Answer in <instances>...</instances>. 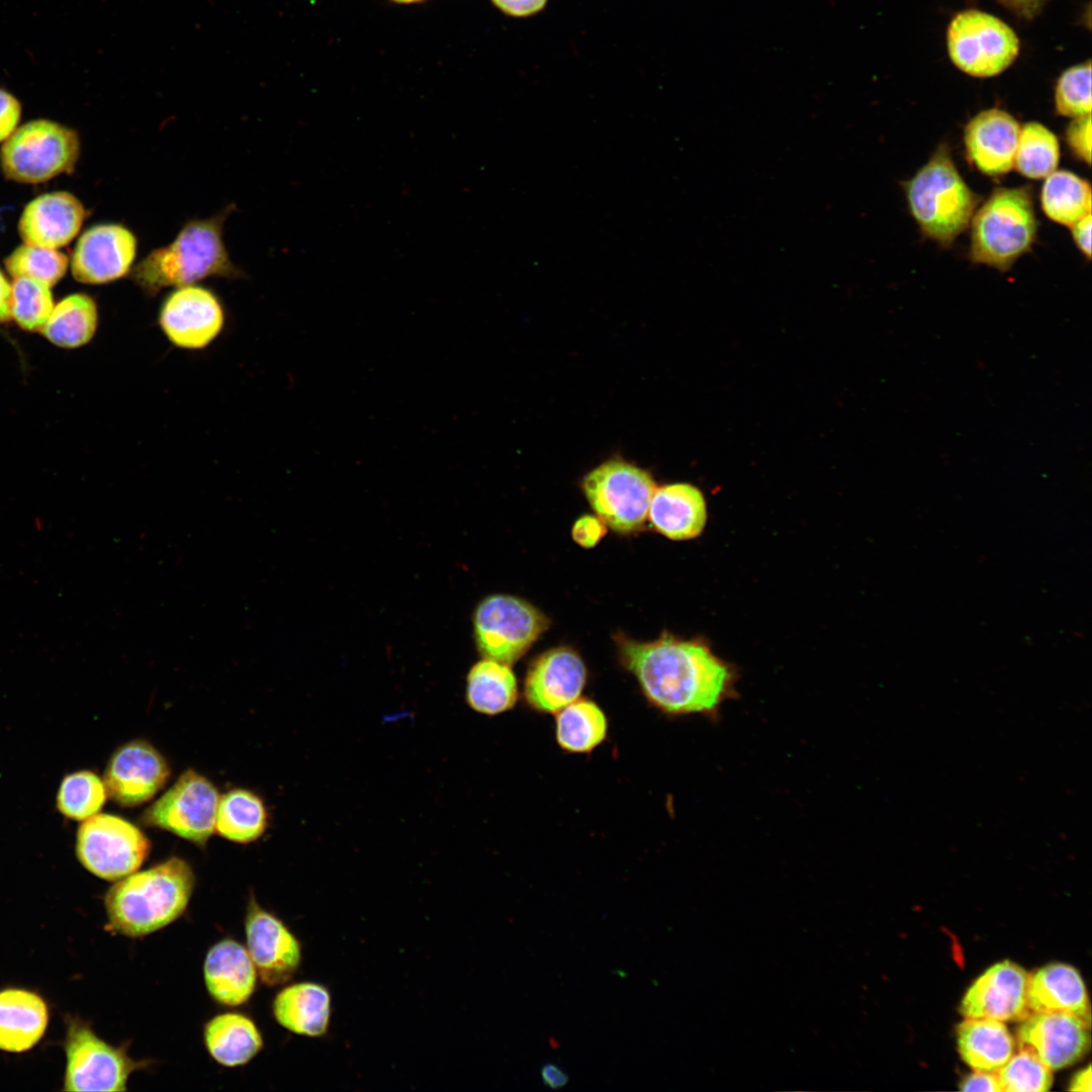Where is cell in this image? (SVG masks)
<instances>
[{"mask_svg":"<svg viewBox=\"0 0 1092 1092\" xmlns=\"http://www.w3.org/2000/svg\"><path fill=\"white\" fill-rule=\"evenodd\" d=\"M50 286L28 277L13 278L11 318L23 330L40 332L54 308Z\"/></svg>","mask_w":1092,"mask_h":1092,"instance_id":"36","label":"cell"},{"mask_svg":"<svg viewBox=\"0 0 1092 1092\" xmlns=\"http://www.w3.org/2000/svg\"><path fill=\"white\" fill-rule=\"evenodd\" d=\"M1091 213L1078 220L1072 228V236L1080 251L1091 257Z\"/></svg>","mask_w":1092,"mask_h":1092,"instance_id":"46","label":"cell"},{"mask_svg":"<svg viewBox=\"0 0 1092 1092\" xmlns=\"http://www.w3.org/2000/svg\"><path fill=\"white\" fill-rule=\"evenodd\" d=\"M607 533V525L599 518L589 515L580 517L572 527L574 542L582 547H594Z\"/></svg>","mask_w":1092,"mask_h":1092,"instance_id":"41","label":"cell"},{"mask_svg":"<svg viewBox=\"0 0 1092 1092\" xmlns=\"http://www.w3.org/2000/svg\"><path fill=\"white\" fill-rule=\"evenodd\" d=\"M390 1L395 2V3H399V4H412V3H420V2H422L424 0H390Z\"/></svg>","mask_w":1092,"mask_h":1092,"instance_id":"50","label":"cell"},{"mask_svg":"<svg viewBox=\"0 0 1092 1092\" xmlns=\"http://www.w3.org/2000/svg\"><path fill=\"white\" fill-rule=\"evenodd\" d=\"M11 318V284L0 271V322Z\"/></svg>","mask_w":1092,"mask_h":1092,"instance_id":"48","label":"cell"},{"mask_svg":"<svg viewBox=\"0 0 1092 1092\" xmlns=\"http://www.w3.org/2000/svg\"><path fill=\"white\" fill-rule=\"evenodd\" d=\"M647 518L657 532L669 539H692L701 534L706 524L705 498L692 484H667L655 489Z\"/></svg>","mask_w":1092,"mask_h":1092,"instance_id":"23","label":"cell"},{"mask_svg":"<svg viewBox=\"0 0 1092 1092\" xmlns=\"http://www.w3.org/2000/svg\"><path fill=\"white\" fill-rule=\"evenodd\" d=\"M465 700L473 711L488 716L511 710L518 685L509 664L484 657L475 662L466 675Z\"/></svg>","mask_w":1092,"mask_h":1092,"instance_id":"28","label":"cell"},{"mask_svg":"<svg viewBox=\"0 0 1092 1092\" xmlns=\"http://www.w3.org/2000/svg\"><path fill=\"white\" fill-rule=\"evenodd\" d=\"M97 327L96 302L87 294L75 293L54 306L40 332L54 345L73 349L89 343Z\"/></svg>","mask_w":1092,"mask_h":1092,"instance_id":"30","label":"cell"},{"mask_svg":"<svg viewBox=\"0 0 1092 1092\" xmlns=\"http://www.w3.org/2000/svg\"><path fill=\"white\" fill-rule=\"evenodd\" d=\"M996 1074L1001 1091L1044 1092L1053 1084L1051 1069L1025 1048H1019V1053L1012 1056Z\"/></svg>","mask_w":1092,"mask_h":1092,"instance_id":"38","label":"cell"},{"mask_svg":"<svg viewBox=\"0 0 1092 1092\" xmlns=\"http://www.w3.org/2000/svg\"><path fill=\"white\" fill-rule=\"evenodd\" d=\"M1035 234L1030 189L997 188L972 217L970 258L1006 271L1030 249Z\"/></svg>","mask_w":1092,"mask_h":1092,"instance_id":"5","label":"cell"},{"mask_svg":"<svg viewBox=\"0 0 1092 1092\" xmlns=\"http://www.w3.org/2000/svg\"><path fill=\"white\" fill-rule=\"evenodd\" d=\"M331 1013L330 991L324 985L312 982L287 986L273 1002V1014L278 1023L299 1035H324L330 1025Z\"/></svg>","mask_w":1092,"mask_h":1092,"instance_id":"26","label":"cell"},{"mask_svg":"<svg viewBox=\"0 0 1092 1092\" xmlns=\"http://www.w3.org/2000/svg\"><path fill=\"white\" fill-rule=\"evenodd\" d=\"M257 970L242 944L222 939L207 952L204 981L210 996L225 1006L245 1003L253 994Z\"/></svg>","mask_w":1092,"mask_h":1092,"instance_id":"22","label":"cell"},{"mask_svg":"<svg viewBox=\"0 0 1092 1092\" xmlns=\"http://www.w3.org/2000/svg\"><path fill=\"white\" fill-rule=\"evenodd\" d=\"M49 1010L37 994L23 989L0 991V1050L22 1053L44 1034Z\"/></svg>","mask_w":1092,"mask_h":1092,"instance_id":"25","label":"cell"},{"mask_svg":"<svg viewBox=\"0 0 1092 1092\" xmlns=\"http://www.w3.org/2000/svg\"><path fill=\"white\" fill-rule=\"evenodd\" d=\"M1055 105L1060 115L1081 117L1091 113V62L1072 66L1059 77Z\"/></svg>","mask_w":1092,"mask_h":1092,"instance_id":"39","label":"cell"},{"mask_svg":"<svg viewBox=\"0 0 1092 1092\" xmlns=\"http://www.w3.org/2000/svg\"><path fill=\"white\" fill-rule=\"evenodd\" d=\"M622 664L650 704L670 716H714L733 692L734 672L698 641L662 634L655 641L618 638Z\"/></svg>","mask_w":1092,"mask_h":1092,"instance_id":"1","label":"cell"},{"mask_svg":"<svg viewBox=\"0 0 1092 1092\" xmlns=\"http://www.w3.org/2000/svg\"><path fill=\"white\" fill-rule=\"evenodd\" d=\"M228 211L205 219L188 221L167 246L150 252L129 276L149 297L166 288L191 285L208 277L243 278L222 240Z\"/></svg>","mask_w":1092,"mask_h":1092,"instance_id":"2","label":"cell"},{"mask_svg":"<svg viewBox=\"0 0 1092 1092\" xmlns=\"http://www.w3.org/2000/svg\"><path fill=\"white\" fill-rule=\"evenodd\" d=\"M1089 1030L1090 1020L1073 1013H1030L1017 1029L1018 1048L1032 1052L1051 1070H1059L1083 1057Z\"/></svg>","mask_w":1092,"mask_h":1092,"instance_id":"14","label":"cell"},{"mask_svg":"<svg viewBox=\"0 0 1092 1092\" xmlns=\"http://www.w3.org/2000/svg\"><path fill=\"white\" fill-rule=\"evenodd\" d=\"M159 326L174 346L200 350L221 333L225 313L218 297L208 288L186 285L175 288L161 304Z\"/></svg>","mask_w":1092,"mask_h":1092,"instance_id":"13","label":"cell"},{"mask_svg":"<svg viewBox=\"0 0 1092 1092\" xmlns=\"http://www.w3.org/2000/svg\"><path fill=\"white\" fill-rule=\"evenodd\" d=\"M607 731L605 713L590 700L578 698L556 712L555 737L565 751L589 752L605 740Z\"/></svg>","mask_w":1092,"mask_h":1092,"instance_id":"31","label":"cell"},{"mask_svg":"<svg viewBox=\"0 0 1092 1092\" xmlns=\"http://www.w3.org/2000/svg\"><path fill=\"white\" fill-rule=\"evenodd\" d=\"M267 819L266 808L257 795L236 789L219 798L215 829L229 840L247 843L264 833Z\"/></svg>","mask_w":1092,"mask_h":1092,"instance_id":"32","label":"cell"},{"mask_svg":"<svg viewBox=\"0 0 1092 1092\" xmlns=\"http://www.w3.org/2000/svg\"><path fill=\"white\" fill-rule=\"evenodd\" d=\"M150 847L147 836L132 823L115 815L96 814L80 826L76 852L89 872L116 881L134 873Z\"/></svg>","mask_w":1092,"mask_h":1092,"instance_id":"10","label":"cell"},{"mask_svg":"<svg viewBox=\"0 0 1092 1092\" xmlns=\"http://www.w3.org/2000/svg\"><path fill=\"white\" fill-rule=\"evenodd\" d=\"M1015 16L1031 20L1035 18L1050 0H997Z\"/></svg>","mask_w":1092,"mask_h":1092,"instance_id":"45","label":"cell"},{"mask_svg":"<svg viewBox=\"0 0 1092 1092\" xmlns=\"http://www.w3.org/2000/svg\"><path fill=\"white\" fill-rule=\"evenodd\" d=\"M136 238L125 226L103 223L88 229L78 240L72 257L74 278L85 284H105L130 273Z\"/></svg>","mask_w":1092,"mask_h":1092,"instance_id":"15","label":"cell"},{"mask_svg":"<svg viewBox=\"0 0 1092 1092\" xmlns=\"http://www.w3.org/2000/svg\"><path fill=\"white\" fill-rule=\"evenodd\" d=\"M503 13L513 17H528L541 11L548 0H491Z\"/></svg>","mask_w":1092,"mask_h":1092,"instance_id":"43","label":"cell"},{"mask_svg":"<svg viewBox=\"0 0 1092 1092\" xmlns=\"http://www.w3.org/2000/svg\"><path fill=\"white\" fill-rule=\"evenodd\" d=\"M1027 1004L1032 1013L1069 1012L1090 1020V1004L1080 973L1070 965L1049 964L1029 976Z\"/></svg>","mask_w":1092,"mask_h":1092,"instance_id":"24","label":"cell"},{"mask_svg":"<svg viewBox=\"0 0 1092 1092\" xmlns=\"http://www.w3.org/2000/svg\"><path fill=\"white\" fill-rule=\"evenodd\" d=\"M1020 126L1008 112L991 108L979 112L966 125L964 141L970 161L989 176L1014 167Z\"/></svg>","mask_w":1092,"mask_h":1092,"instance_id":"21","label":"cell"},{"mask_svg":"<svg viewBox=\"0 0 1092 1092\" xmlns=\"http://www.w3.org/2000/svg\"><path fill=\"white\" fill-rule=\"evenodd\" d=\"M958 1050L975 1071L997 1072L1013 1056L1014 1038L1003 1021L966 1018L957 1028Z\"/></svg>","mask_w":1092,"mask_h":1092,"instance_id":"27","label":"cell"},{"mask_svg":"<svg viewBox=\"0 0 1092 1092\" xmlns=\"http://www.w3.org/2000/svg\"><path fill=\"white\" fill-rule=\"evenodd\" d=\"M77 132L51 120L29 121L14 130L1 148V166L7 178L39 183L71 172L78 160Z\"/></svg>","mask_w":1092,"mask_h":1092,"instance_id":"6","label":"cell"},{"mask_svg":"<svg viewBox=\"0 0 1092 1092\" xmlns=\"http://www.w3.org/2000/svg\"><path fill=\"white\" fill-rule=\"evenodd\" d=\"M541 1076L544 1084L551 1089L561 1088L568 1082L567 1074L554 1064L544 1065L541 1069Z\"/></svg>","mask_w":1092,"mask_h":1092,"instance_id":"47","label":"cell"},{"mask_svg":"<svg viewBox=\"0 0 1092 1092\" xmlns=\"http://www.w3.org/2000/svg\"><path fill=\"white\" fill-rule=\"evenodd\" d=\"M547 618L529 603L509 595L484 598L472 616L478 652L506 664L517 661L548 627Z\"/></svg>","mask_w":1092,"mask_h":1092,"instance_id":"9","label":"cell"},{"mask_svg":"<svg viewBox=\"0 0 1092 1092\" xmlns=\"http://www.w3.org/2000/svg\"><path fill=\"white\" fill-rule=\"evenodd\" d=\"M963 1091L1000 1092L1001 1087L995 1072L975 1071L960 1083Z\"/></svg>","mask_w":1092,"mask_h":1092,"instance_id":"44","label":"cell"},{"mask_svg":"<svg viewBox=\"0 0 1092 1092\" xmlns=\"http://www.w3.org/2000/svg\"><path fill=\"white\" fill-rule=\"evenodd\" d=\"M20 113L19 101L12 94L0 88V142L6 140L14 131Z\"/></svg>","mask_w":1092,"mask_h":1092,"instance_id":"42","label":"cell"},{"mask_svg":"<svg viewBox=\"0 0 1092 1092\" xmlns=\"http://www.w3.org/2000/svg\"><path fill=\"white\" fill-rule=\"evenodd\" d=\"M1066 140L1072 152L1086 164L1091 162V114L1075 118L1067 127Z\"/></svg>","mask_w":1092,"mask_h":1092,"instance_id":"40","label":"cell"},{"mask_svg":"<svg viewBox=\"0 0 1092 1092\" xmlns=\"http://www.w3.org/2000/svg\"><path fill=\"white\" fill-rule=\"evenodd\" d=\"M585 680L586 668L579 655L569 648H554L531 664L524 697L534 710L556 713L579 698Z\"/></svg>","mask_w":1092,"mask_h":1092,"instance_id":"19","label":"cell"},{"mask_svg":"<svg viewBox=\"0 0 1092 1092\" xmlns=\"http://www.w3.org/2000/svg\"><path fill=\"white\" fill-rule=\"evenodd\" d=\"M910 211L928 238L949 245L970 224L979 197L956 168L945 146L905 183Z\"/></svg>","mask_w":1092,"mask_h":1092,"instance_id":"4","label":"cell"},{"mask_svg":"<svg viewBox=\"0 0 1092 1092\" xmlns=\"http://www.w3.org/2000/svg\"><path fill=\"white\" fill-rule=\"evenodd\" d=\"M249 954L261 981L268 986L286 983L298 969L301 946L285 924L250 900L246 916Z\"/></svg>","mask_w":1092,"mask_h":1092,"instance_id":"18","label":"cell"},{"mask_svg":"<svg viewBox=\"0 0 1092 1092\" xmlns=\"http://www.w3.org/2000/svg\"><path fill=\"white\" fill-rule=\"evenodd\" d=\"M1029 974L1010 961L988 968L966 992L960 1011L966 1018L1021 1021L1030 1014Z\"/></svg>","mask_w":1092,"mask_h":1092,"instance_id":"16","label":"cell"},{"mask_svg":"<svg viewBox=\"0 0 1092 1092\" xmlns=\"http://www.w3.org/2000/svg\"><path fill=\"white\" fill-rule=\"evenodd\" d=\"M218 801L213 784L197 771L187 769L144 812L142 820L202 844L215 830Z\"/></svg>","mask_w":1092,"mask_h":1092,"instance_id":"12","label":"cell"},{"mask_svg":"<svg viewBox=\"0 0 1092 1092\" xmlns=\"http://www.w3.org/2000/svg\"><path fill=\"white\" fill-rule=\"evenodd\" d=\"M194 887L191 867L171 857L116 882L105 896L111 927L140 937L175 921L187 908Z\"/></svg>","mask_w":1092,"mask_h":1092,"instance_id":"3","label":"cell"},{"mask_svg":"<svg viewBox=\"0 0 1092 1092\" xmlns=\"http://www.w3.org/2000/svg\"><path fill=\"white\" fill-rule=\"evenodd\" d=\"M68 257L56 251L29 245L18 247L6 260L5 266L13 278L36 279L50 287L60 281L68 267Z\"/></svg>","mask_w":1092,"mask_h":1092,"instance_id":"37","label":"cell"},{"mask_svg":"<svg viewBox=\"0 0 1092 1092\" xmlns=\"http://www.w3.org/2000/svg\"><path fill=\"white\" fill-rule=\"evenodd\" d=\"M1091 1076H1092L1091 1075V1067L1088 1066L1086 1069L1081 1070L1080 1072H1078L1074 1076V1078L1072 1079V1081L1070 1083L1069 1090H1071V1091H1087V1092H1091V1090H1092Z\"/></svg>","mask_w":1092,"mask_h":1092,"instance_id":"49","label":"cell"},{"mask_svg":"<svg viewBox=\"0 0 1092 1092\" xmlns=\"http://www.w3.org/2000/svg\"><path fill=\"white\" fill-rule=\"evenodd\" d=\"M204 1041L211 1057L226 1067L248 1063L263 1045L255 1023L239 1013H224L209 1020L204 1028Z\"/></svg>","mask_w":1092,"mask_h":1092,"instance_id":"29","label":"cell"},{"mask_svg":"<svg viewBox=\"0 0 1092 1092\" xmlns=\"http://www.w3.org/2000/svg\"><path fill=\"white\" fill-rule=\"evenodd\" d=\"M583 492L597 516L620 533L639 530L656 489L651 475L631 463L610 460L589 471Z\"/></svg>","mask_w":1092,"mask_h":1092,"instance_id":"8","label":"cell"},{"mask_svg":"<svg viewBox=\"0 0 1092 1092\" xmlns=\"http://www.w3.org/2000/svg\"><path fill=\"white\" fill-rule=\"evenodd\" d=\"M66 1091H125L140 1063L99 1038L86 1023L72 1020L66 1037Z\"/></svg>","mask_w":1092,"mask_h":1092,"instance_id":"11","label":"cell"},{"mask_svg":"<svg viewBox=\"0 0 1092 1092\" xmlns=\"http://www.w3.org/2000/svg\"><path fill=\"white\" fill-rule=\"evenodd\" d=\"M1040 202L1052 220L1072 226L1091 213V187L1072 172L1054 171L1043 183Z\"/></svg>","mask_w":1092,"mask_h":1092,"instance_id":"33","label":"cell"},{"mask_svg":"<svg viewBox=\"0 0 1092 1092\" xmlns=\"http://www.w3.org/2000/svg\"><path fill=\"white\" fill-rule=\"evenodd\" d=\"M1060 159L1057 136L1038 122L1020 127L1014 167L1030 179L1046 178L1056 171Z\"/></svg>","mask_w":1092,"mask_h":1092,"instance_id":"34","label":"cell"},{"mask_svg":"<svg viewBox=\"0 0 1092 1092\" xmlns=\"http://www.w3.org/2000/svg\"><path fill=\"white\" fill-rule=\"evenodd\" d=\"M86 216L85 207L73 194L47 193L25 206L18 231L26 245L57 249L78 235Z\"/></svg>","mask_w":1092,"mask_h":1092,"instance_id":"20","label":"cell"},{"mask_svg":"<svg viewBox=\"0 0 1092 1092\" xmlns=\"http://www.w3.org/2000/svg\"><path fill=\"white\" fill-rule=\"evenodd\" d=\"M106 795L104 782L97 775L80 770L63 780L58 792L57 806L68 818L86 820L102 808Z\"/></svg>","mask_w":1092,"mask_h":1092,"instance_id":"35","label":"cell"},{"mask_svg":"<svg viewBox=\"0 0 1092 1092\" xmlns=\"http://www.w3.org/2000/svg\"><path fill=\"white\" fill-rule=\"evenodd\" d=\"M946 46L952 64L978 78L1004 72L1020 51V40L1006 22L978 9H966L953 16L946 30Z\"/></svg>","mask_w":1092,"mask_h":1092,"instance_id":"7","label":"cell"},{"mask_svg":"<svg viewBox=\"0 0 1092 1092\" xmlns=\"http://www.w3.org/2000/svg\"><path fill=\"white\" fill-rule=\"evenodd\" d=\"M169 776L164 756L149 742L133 740L120 746L109 759L104 785L116 803L130 807L152 799Z\"/></svg>","mask_w":1092,"mask_h":1092,"instance_id":"17","label":"cell"}]
</instances>
